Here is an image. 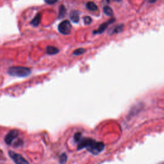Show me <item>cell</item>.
Returning <instances> with one entry per match:
<instances>
[{
  "label": "cell",
  "mask_w": 164,
  "mask_h": 164,
  "mask_svg": "<svg viewBox=\"0 0 164 164\" xmlns=\"http://www.w3.org/2000/svg\"><path fill=\"white\" fill-rule=\"evenodd\" d=\"M123 28H124V25H123L122 24L114 26L110 30V31H109V34L113 35L116 34H119L122 31Z\"/></svg>",
  "instance_id": "cell-7"
},
{
  "label": "cell",
  "mask_w": 164,
  "mask_h": 164,
  "mask_svg": "<svg viewBox=\"0 0 164 164\" xmlns=\"http://www.w3.org/2000/svg\"><path fill=\"white\" fill-rule=\"evenodd\" d=\"M72 29V26L71 22L68 20H65L61 22L58 26V30L59 32L63 35L70 34Z\"/></svg>",
  "instance_id": "cell-3"
},
{
  "label": "cell",
  "mask_w": 164,
  "mask_h": 164,
  "mask_svg": "<svg viewBox=\"0 0 164 164\" xmlns=\"http://www.w3.org/2000/svg\"><path fill=\"white\" fill-rule=\"evenodd\" d=\"M40 19H41V13H39L35 16V17L34 18L33 20L30 22V24L32 26H35V27H37L40 24Z\"/></svg>",
  "instance_id": "cell-10"
},
{
  "label": "cell",
  "mask_w": 164,
  "mask_h": 164,
  "mask_svg": "<svg viewBox=\"0 0 164 164\" xmlns=\"http://www.w3.org/2000/svg\"><path fill=\"white\" fill-rule=\"evenodd\" d=\"M59 51V49L54 46H51V45H49V46H48L45 49V53H46L48 54H49V55H53V54H57Z\"/></svg>",
  "instance_id": "cell-9"
},
{
  "label": "cell",
  "mask_w": 164,
  "mask_h": 164,
  "mask_svg": "<svg viewBox=\"0 0 164 164\" xmlns=\"http://www.w3.org/2000/svg\"><path fill=\"white\" fill-rule=\"evenodd\" d=\"M115 1H121V0H115Z\"/></svg>",
  "instance_id": "cell-19"
},
{
  "label": "cell",
  "mask_w": 164,
  "mask_h": 164,
  "mask_svg": "<svg viewBox=\"0 0 164 164\" xmlns=\"http://www.w3.org/2000/svg\"><path fill=\"white\" fill-rule=\"evenodd\" d=\"M67 160V157L66 153H63L60 156V158H59V162L60 164H66Z\"/></svg>",
  "instance_id": "cell-14"
},
{
  "label": "cell",
  "mask_w": 164,
  "mask_h": 164,
  "mask_svg": "<svg viewBox=\"0 0 164 164\" xmlns=\"http://www.w3.org/2000/svg\"><path fill=\"white\" fill-rule=\"evenodd\" d=\"M86 7L88 9V10H89L90 11H96L98 9V6L92 1H89L86 3Z\"/></svg>",
  "instance_id": "cell-11"
},
{
  "label": "cell",
  "mask_w": 164,
  "mask_h": 164,
  "mask_svg": "<svg viewBox=\"0 0 164 164\" xmlns=\"http://www.w3.org/2000/svg\"><path fill=\"white\" fill-rule=\"evenodd\" d=\"M8 155L16 164H30L21 154L13 151H8Z\"/></svg>",
  "instance_id": "cell-4"
},
{
  "label": "cell",
  "mask_w": 164,
  "mask_h": 164,
  "mask_svg": "<svg viewBox=\"0 0 164 164\" xmlns=\"http://www.w3.org/2000/svg\"><path fill=\"white\" fill-rule=\"evenodd\" d=\"M58 0H44L45 3H46L47 4H54L55 3H57Z\"/></svg>",
  "instance_id": "cell-17"
},
{
  "label": "cell",
  "mask_w": 164,
  "mask_h": 164,
  "mask_svg": "<svg viewBox=\"0 0 164 164\" xmlns=\"http://www.w3.org/2000/svg\"><path fill=\"white\" fill-rule=\"evenodd\" d=\"M85 52V49L84 48H78L76 49L75 51L72 53V54L75 56H78V55H80V54H82Z\"/></svg>",
  "instance_id": "cell-15"
},
{
  "label": "cell",
  "mask_w": 164,
  "mask_h": 164,
  "mask_svg": "<svg viewBox=\"0 0 164 164\" xmlns=\"http://www.w3.org/2000/svg\"><path fill=\"white\" fill-rule=\"evenodd\" d=\"M70 19L71 20L75 22V23H78L80 21V13L77 10H72L70 13Z\"/></svg>",
  "instance_id": "cell-8"
},
{
  "label": "cell",
  "mask_w": 164,
  "mask_h": 164,
  "mask_svg": "<svg viewBox=\"0 0 164 164\" xmlns=\"http://www.w3.org/2000/svg\"><path fill=\"white\" fill-rule=\"evenodd\" d=\"M116 21V19L115 18H112L111 19H109L108 21L104 22V23L101 24V25L99 26V28L97 30H95L93 31L94 34H102L103 32H104L105 30L107 28V27L110 25V24L113 23Z\"/></svg>",
  "instance_id": "cell-6"
},
{
  "label": "cell",
  "mask_w": 164,
  "mask_h": 164,
  "mask_svg": "<svg viewBox=\"0 0 164 164\" xmlns=\"http://www.w3.org/2000/svg\"><path fill=\"white\" fill-rule=\"evenodd\" d=\"M83 21H84V22L85 25H90L91 23V22L92 21V18L89 16H85V17H84Z\"/></svg>",
  "instance_id": "cell-16"
},
{
  "label": "cell",
  "mask_w": 164,
  "mask_h": 164,
  "mask_svg": "<svg viewBox=\"0 0 164 164\" xmlns=\"http://www.w3.org/2000/svg\"><path fill=\"white\" fill-rule=\"evenodd\" d=\"M103 12L104 14L108 16H113V10L109 6H104L103 8Z\"/></svg>",
  "instance_id": "cell-12"
},
{
  "label": "cell",
  "mask_w": 164,
  "mask_h": 164,
  "mask_svg": "<svg viewBox=\"0 0 164 164\" xmlns=\"http://www.w3.org/2000/svg\"><path fill=\"white\" fill-rule=\"evenodd\" d=\"M66 13V8L64 5H62L60 6V8H59V18L61 19V18H63L65 16Z\"/></svg>",
  "instance_id": "cell-13"
},
{
  "label": "cell",
  "mask_w": 164,
  "mask_h": 164,
  "mask_svg": "<svg viewBox=\"0 0 164 164\" xmlns=\"http://www.w3.org/2000/svg\"><path fill=\"white\" fill-rule=\"evenodd\" d=\"M74 140L75 142L78 144L77 148L78 150L85 148L93 154H98L101 153L105 147L104 144L102 142H99L91 138L83 137L80 132L75 133Z\"/></svg>",
  "instance_id": "cell-1"
},
{
  "label": "cell",
  "mask_w": 164,
  "mask_h": 164,
  "mask_svg": "<svg viewBox=\"0 0 164 164\" xmlns=\"http://www.w3.org/2000/svg\"><path fill=\"white\" fill-rule=\"evenodd\" d=\"M19 135V131L16 130H13L8 132L4 136V142L7 145H11L17 136Z\"/></svg>",
  "instance_id": "cell-5"
},
{
  "label": "cell",
  "mask_w": 164,
  "mask_h": 164,
  "mask_svg": "<svg viewBox=\"0 0 164 164\" xmlns=\"http://www.w3.org/2000/svg\"><path fill=\"white\" fill-rule=\"evenodd\" d=\"M157 1V0H149V3H154Z\"/></svg>",
  "instance_id": "cell-18"
},
{
  "label": "cell",
  "mask_w": 164,
  "mask_h": 164,
  "mask_svg": "<svg viewBox=\"0 0 164 164\" xmlns=\"http://www.w3.org/2000/svg\"><path fill=\"white\" fill-rule=\"evenodd\" d=\"M7 72L11 76L23 78V77L28 76L31 74V71L29 68L26 67L13 66L8 68Z\"/></svg>",
  "instance_id": "cell-2"
}]
</instances>
